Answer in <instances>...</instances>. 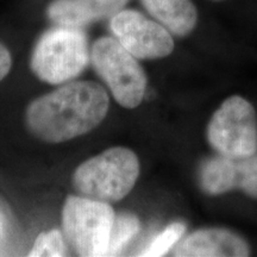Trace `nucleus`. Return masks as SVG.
I'll return each mask as SVG.
<instances>
[{
	"label": "nucleus",
	"instance_id": "obj_1",
	"mask_svg": "<svg viewBox=\"0 0 257 257\" xmlns=\"http://www.w3.org/2000/svg\"><path fill=\"white\" fill-rule=\"evenodd\" d=\"M108 107V94L99 83L74 81L31 101L25 111V124L38 140L61 143L95 128L105 119Z\"/></svg>",
	"mask_w": 257,
	"mask_h": 257
},
{
	"label": "nucleus",
	"instance_id": "obj_2",
	"mask_svg": "<svg viewBox=\"0 0 257 257\" xmlns=\"http://www.w3.org/2000/svg\"><path fill=\"white\" fill-rule=\"evenodd\" d=\"M140 172L136 154L127 148L114 147L81 163L72 181L82 197L110 204L133 191Z\"/></svg>",
	"mask_w": 257,
	"mask_h": 257
},
{
	"label": "nucleus",
	"instance_id": "obj_3",
	"mask_svg": "<svg viewBox=\"0 0 257 257\" xmlns=\"http://www.w3.org/2000/svg\"><path fill=\"white\" fill-rule=\"evenodd\" d=\"M91 60L87 37L80 28L61 27L42 35L31 56V69L41 81L60 85L72 81Z\"/></svg>",
	"mask_w": 257,
	"mask_h": 257
},
{
	"label": "nucleus",
	"instance_id": "obj_4",
	"mask_svg": "<svg viewBox=\"0 0 257 257\" xmlns=\"http://www.w3.org/2000/svg\"><path fill=\"white\" fill-rule=\"evenodd\" d=\"M114 211L108 202L69 195L62 208L63 236L79 256H106Z\"/></svg>",
	"mask_w": 257,
	"mask_h": 257
},
{
	"label": "nucleus",
	"instance_id": "obj_5",
	"mask_svg": "<svg viewBox=\"0 0 257 257\" xmlns=\"http://www.w3.org/2000/svg\"><path fill=\"white\" fill-rule=\"evenodd\" d=\"M91 61L114 100L125 108H135L147 91V75L136 57L117 38L101 37L93 44Z\"/></svg>",
	"mask_w": 257,
	"mask_h": 257
},
{
	"label": "nucleus",
	"instance_id": "obj_6",
	"mask_svg": "<svg viewBox=\"0 0 257 257\" xmlns=\"http://www.w3.org/2000/svg\"><path fill=\"white\" fill-rule=\"evenodd\" d=\"M207 140L221 156L244 159L255 155L257 119L252 105L238 95L224 100L208 123Z\"/></svg>",
	"mask_w": 257,
	"mask_h": 257
},
{
	"label": "nucleus",
	"instance_id": "obj_7",
	"mask_svg": "<svg viewBox=\"0 0 257 257\" xmlns=\"http://www.w3.org/2000/svg\"><path fill=\"white\" fill-rule=\"evenodd\" d=\"M114 37L137 60H157L172 54L174 41L159 22L134 10H121L111 18Z\"/></svg>",
	"mask_w": 257,
	"mask_h": 257
},
{
	"label": "nucleus",
	"instance_id": "obj_8",
	"mask_svg": "<svg viewBox=\"0 0 257 257\" xmlns=\"http://www.w3.org/2000/svg\"><path fill=\"white\" fill-rule=\"evenodd\" d=\"M249 255L246 243L225 229H205L189 234L175 249L180 257H243Z\"/></svg>",
	"mask_w": 257,
	"mask_h": 257
},
{
	"label": "nucleus",
	"instance_id": "obj_9",
	"mask_svg": "<svg viewBox=\"0 0 257 257\" xmlns=\"http://www.w3.org/2000/svg\"><path fill=\"white\" fill-rule=\"evenodd\" d=\"M128 0H56L48 8V17L61 27L82 28L113 17Z\"/></svg>",
	"mask_w": 257,
	"mask_h": 257
},
{
	"label": "nucleus",
	"instance_id": "obj_10",
	"mask_svg": "<svg viewBox=\"0 0 257 257\" xmlns=\"http://www.w3.org/2000/svg\"><path fill=\"white\" fill-rule=\"evenodd\" d=\"M147 11L176 36H187L194 30L198 11L191 0H142Z\"/></svg>",
	"mask_w": 257,
	"mask_h": 257
},
{
	"label": "nucleus",
	"instance_id": "obj_11",
	"mask_svg": "<svg viewBox=\"0 0 257 257\" xmlns=\"http://www.w3.org/2000/svg\"><path fill=\"white\" fill-rule=\"evenodd\" d=\"M201 187L208 194H223L233 187V159L225 156L206 161L200 172Z\"/></svg>",
	"mask_w": 257,
	"mask_h": 257
},
{
	"label": "nucleus",
	"instance_id": "obj_12",
	"mask_svg": "<svg viewBox=\"0 0 257 257\" xmlns=\"http://www.w3.org/2000/svg\"><path fill=\"white\" fill-rule=\"evenodd\" d=\"M140 229V220L134 214L123 213L115 216L106 256L119 255L121 250L134 239Z\"/></svg>",
	"mask_w": 257,
	"mask_h": 257
},
{
	"label": "nucleus",
	"instance_id": "obj_13",
	"mask_svg": "<svg viewBox=\"0 0 257 257\" xmlns=\"http://www.w3.org/2000/svg\"><path fill=\"white\" fill-rule=\"evenodd\" d=\"M233 186L257 198V156L233 159Z\"/></svg>",
	"mask_w": 257,
	"mask_h": 257
},
{
	"label": "nucleus",
	"instance_id": "obj_14",
	"mask_svg": "<svg viewBox=\"0 0 257 257\" xmlns=\"http://www.w3.org/2000/svg\"><path fill=\"white\" fill-rule=\"evenodd\" d=\"M186 226L182 223H173L168 225L162 232L157 234L155 239L150 243V245L141 253V256L157 257L166 255L184 236Z\"/></svg>",
	"mask_w": 257,
	"mask_h": 257
},
{
	"label": "nucleus",
	"instance_id": "obj_15",
	"mask_svg": "<svg viewBox=\"0 0 257 257\" xmlns=\"http://www.w3.org/2000/svg\"><path fill=\"white\" fill-rule=\"evenodd\" d=\"M66 251L62 233L59 230H50L38 234L29 256H64Z\"/></svg>",
	"mask_w": 257,
	"mask_h": 257
},
{
	"label": "nucleus",
	"instance_id": "obj_16",
	"mask_svg": "<svg viewBox=\"0 0 257 257\" xmlns=\"http://www.w3.org/2000/svg\"><path fill=\"white\" fill-rule=\"evenodd\" d=\"M12 57L8 48L0 43V81L4 80L11 70Z\"/></svg>",
	"mask_w": 257,
	"mask_h": 257
}]
</instances>
